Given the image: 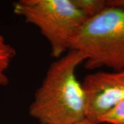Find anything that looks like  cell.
<instances>
[{"mask_svg":"<svg viewBox=\"0 0 124 124\" xmlns=\"http://www.w3.org/2000/svg\"><path fill=\"white\" fill-rule=\"evenodd\" d=\"M85 61L70 50L53 62L29 107L30 115L41 124H75L86 119V98L77 79V66Z\"/></svg>","mask_w":124,"mask_h":124,"instance_id":"obj_1","label":"cell"},{"mask_svg":"<svg viewBox=\"0 0 124 124\" xmlns=\"http://www.w3.org/2000/svg\"><path fill=\"white\" fill-rule=\"evenodd\" d=\"M70 50L84 56L87 69L124 70V8L107 6L88 19L72 40Z\"/></svg>","mask_w":124,"mask_h":124,"instance_id":"obj_2","label":"cell"},{"mask_svg":"<svg viewBox=\"0 0 124 124\" xmlns=\"http://www.w3.org/2000/svg\"><path fill=\"white\" fill-rule=\"evenodd\" d=\"M13 6L14 13L39 28L55 58L70 50L72 40L88 19L72 0H19Z\"/></svg>","mask_w":124,"mask_h":124,"instance_id":"obj_3","label":"cell"},{"mask_svg":"<svg viewBox=\"0 0 124 124\" xmlns=\"http://www.w3.org/2000/svg\"><path fill=\"white\" fill-rule=\"evenodd\" d=\"M82 86L86 98V119L97 124L100 116L124 100V70L90 74Z\"/></svg>","mask_w":124,"mask_h":124,"instance_id":"obj_4","label":"cell"},{"mask_svg":"<svg viewBox=\"0 0 124 124\" xmlns=\"http://www.w3.org/2000/svg\"><path fill=\"white\" fill-rule=\"evenodd\" d=\"M15 54V49L7 44L4 37L0 34V86H6L8 84L9 80L6 75V71Z\"/></svg>","mask_w":124,"mask_h":124,"instance_id":"obj_5","label":"cell"},{"mask_svg":"<svg viewBox=\"0 0 124 124\" xmlns=\"http://www.w3.org/2000/svg\"><path fill=\"white\" fill-rule=\"evenodd\" d=\"M75 6L83 12L88 19L100 13L107 7L105 0H72Z\"/></svg>","mask_w":124,"mask_h":124,"instance_id":"obj_6","label":"cell"},{"mask_svg":"<svg viewBox=\"0 0 124 124\" xmlns=\"http://www.w3.org/2000/svg\"><path fill=\"white\" fill-rule=\"evenodd\" d=\"M97 124H124V100L116 103L100 116L97 121Z\"/></svg>","mask_w":124,"mask_h":124,"instance_id":"obj_7","label":"cell"},{"mask_svg":"<svg viewBox=\"0 0 124 124\" xmlns=\"http://www.w3.org/2000/svg\"><path fill=\"white\" fill-rule=\"evenodd\" d=\"M106 6L124 8V0H108L106 1Z\"/></svg>","mask_w":124,"mask_h":124,"instance_id":"obj_8","label":"cell"},{"mask_svg":"<svg viewBox=\"0 0 124 124\" xmlns=\"http://www.w3.org/2000/svg\"><path fill=\"white\" fill-rule=\"evenodd\" d=\"M75 124H96V123H94V122H93V121H90V120L87 119H85L83 121H80L79 123H77Z\"/></svg>","mask_w":124,"mask_h":124,"instance_id":"obj_9","label":"cell"}]
</instances>
